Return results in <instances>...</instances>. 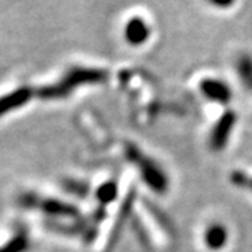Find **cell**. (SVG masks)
I'll return each mask as SVG.
<instances>
[{"label":"cell","instance_id":"6","mask_svg":"<svg viewBox=\"0 0 252 252\" xmlns=\"http://www.w3.org/2000/svg\"><path fill=\"white\" fill-rule=\"evenodd\" d=\"M238 77L247 90H252V58L250 55H241L235 62Z\"/></svg>","mask_w":252,"mask_h":252},{"label":"cell","instance_id":"8","mask_svg":"<svg viewBox=\"0 0 252 252\" xmlns=\"http://www.w3.org/2000/svg\"><path fill=\"white\" fill-rule=\"evenodd\" d=\"M117 184L115 182H107L102 187H99L98 192H97V198L102 203H109V202H112L114 199L117 198Z\"/></svg>","mask_w":252,"mask_h":252},{"label":"cell","instance_id":"2","mask_svg":"<svg viewBox=\"0 0 252 252\" xmlns=\"http://www.w3.org/2000/svg\"><path fill=\"white\" fill-rule=\"evenodd\" d=\"M235 124H237V115L233 111H225L224 114L220 117V119L215 124L213 129H212V133H210V140H209L210 147L215 152H220L227 146Z\"/></svg>","mask_w":252,"mask_h":252},{"label":"cell","instance_id":"1","mask_svg":"<svg viewBox=\"0 0 252 252\" xmlns=\"http://www.w3.org/2000/svg\"><path fill=\"white\" fill-rule=\"evenodd\" d=\"M126 157L127 160L135 164L139 168L140 175L143 181L147 184V187L153 189L154 192H165L168 188V178L165 172L157 162L152 160L150 157L144 156L136 146H129L126 150Z\"/></svg>","mask_w":252,"mask_h":252},{"label":"cell","instance_id":"7","mask_svg":"<svg viewBox=\"0 0 252 252\" xmlns=\"http://www.w3.org/2000/svg\"><path fill=\"white\" fill-rule=\"evenodd\" d=\"M28 95L26 91H18L16 94H13L11 95V98H3L0 101V114H3V112H7L10 109L16 108V105L18 104H24L26 101H27Z\"/></svg>","mask_w":252,"mask_h":252},{"label":"cell","instance_id":"5","mask_svg":"<svg viewBox=\"0 0 252 252\" xmlns=\"http://www.w3.org/2000/svg\"><path fill=\"white\" fill-rule=\"evenodd\" d=\"M205 243L210 250H221L227 243V230L221 224H212L205 233Z\"/></svg>","mask_w":252,"mask_h":252},{"label":"cell","instance_id":"9","mask_svg":"<svg viewBox=\"0 0 252 252\" xmlns=\"http://www.w3.org/2000/svg\"><path fill=\"white\" fill-rule=\"evenodd\" d=\"M234 182H237L238 185L241 187H248L252 190V178L243 175V174H235L234 175Z\"/></svg>","mask_w":252,"mask_h":252},{"label":"cell","instance_id":"10","mask_svg":"<svg viewBox=\"0 0 252 252\" xmlns=\"http://www.w3.org/2000/svg\"><path fill=\"white\" fill-rule=\"evenodd\" d=\"M209 1L216 7H230L234 3V0H209Z\"/></svg>","mask_w":252,"mask_h":252},{"label":"cell","instance_id":"4","mask_svg":"<svg viewBox=\"0 0 252 252\" xmlns=\"http://www.w3.org/2000/svg\"><path fill=\"white\" fill-rule=\"evenodd\" d=\"M150 35V28L142 18H133L127 23L125 30L126 41L132 45H142Z\"/></svg>","mask_w":252,"mask_h":252},{"label":"cell","instance_id":"3","mask_svg":"<svg viewBox=\"0 0 252 252\" xmlns=\"http://www.w3.org/2000/svg\"><path fill=\"white\" fill-rule=\"evenodd\" d=\"M200 91L207 99L220 104H227L231 99V89L227 83L217 79H205L200 83Z\"/></svg>","mask_w":252,"mask_h":252}]
</instances>
